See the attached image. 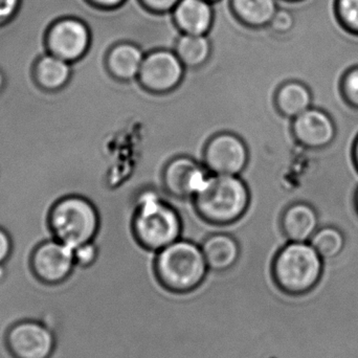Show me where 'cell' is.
I'll use <instances>...</instances> for the list:
<instances>
[{"instance_id": "cell-1", "label": "cell", "mask_w": 358, "mask_h": 358, "mask_svg": "<svg viewBox=\"0 0 358 358\" xmlns=\"http://www.w3.org/2000/svg\"><path fill=\"white\" fill-rule=\"evenodd\" d=\"M155 269L159 282L174 292L195 290L210 271L201 248L187 240H178L157 252Z\"/></svg>"}, {"instance_id": "cell-2", "label": "cell", "mask_w": 358, "mask_h": 358, "mask_svg": "<svg viewBox=\"0 0 358 358\" xmlns=\"http://www.w3.org/2000/svg\"><path fill=\"white\" fill-rule=\"evenodd\" d=\"M198 214L210 223L229 224L243 216L250 204V192L237 176H208L194 197Z\"/></svg>"}, {"instance_id": "cell-3", "label": "cell", "mask_w": 358, "mask_h": 358, "mask_svg": "<svg viewBox=\"0 0 358 358\" xmlns=\"http://www.w3.org/2000/svg\"><path fill=\"white\" fill-rule=\"evenodd\" d=\"M134 231L141 245L151 252H159L179 240L180 217L157 193L146 191L138 197Z\"/></svg>"}, {"instance_id": "cell-4", "label": "cell", "mask_w": 358, "mask_h": 358, "mask_svg": "<svg viewBox=\"0 0 358 358\" xmlns=\"http://www.w3.org/2000/svg\"><path fill=\"white\" fill-rule=\"evenodd\" d=\"M50 224L55 239L75 250L96 239L101 227L100 213L87 197L65 196L52 208Z\"/></svg>"}, {"instance_id": "cell-5", "label": "cell", "mask_w": 358, "mask_h": 358, "mask_svg": "<svg viewBox=\"0 0 358 358\" xmlns=\"http://www.w3.org/2000/svg\"><path fill=\"white\" fill-rule=\"evenodd\" d=\"M271 269L275 283L283 292L303 296L317 285L323 263L311 244L292 242L278 252Z\"/></svg>"}, {"instance_id": "cell-6", "label": "cell", "mask_w": 358, "mask_h": 358, "mask_svg": "<svg viewBox=\"0 0 358 358\" xmlns=\"http://www.w3.org/2000/svg\"><path fill=\"white\" fill-rule=\"evenodd\" d=\"M6 348L13 358H50L57 338L50 327L36 320H21L6 332Z\"/></svg>"}, {"instance_id": "cell-7", "label": "cell", "mask_w": 358, "mask_h": 358, "mask_svg": "<svg viewBox=\"0 0 358 358\" xmlns=\"http://www.w3.org/2000/svg\"><path fill=\"white\" fill-rule=\"evenodd\" d=\"M92 31L76 17H63L55 21L46 31L45 46L50 54L73 63L81 60L90 48Z\"/></svg>"}, {"instance_id": "cell-8", "label": "cell", "mask_w": 358, "mask_h": 358, "mask_svg": "<svg viewBox=\"0 0 358 358\" xmlns=\"http://www.w3.org/2000/svg\"><path fill=\"white\" fill-rule=\"evenodd\" d=\"M185 65L172 50L147 52L138 73L141 86L152 94H167L178 87L185 77Z\"/></svg>"}, {"instance_id": "cell-9", "label": "cell", "mask_w": 358, "mask_h": 358, "mask_svg": "<svg viewBox=\"0 0 358 358\" xmlns=\"http://www.w3.org/2000/svg\"><path fill=\"white\" fill-rule=\"evenodd\" d=\"M31 267L36 279L46 286L64 283L76 267L73 248L58 240H46L31 254Z\"/></svg>"}, {"instance_id": "cell-10", "label": "cell", "mask_w": 358, "mask_h": 358, "mask_svg": "<svg viewBox=\"0 0 358 358\" xmlns=\"http://www.w3.org/2000/svg\"><path fill=\"white\" fill-rule=\"evenodd\" d=\"M248 162V150L239 136L219 134L213 136L204 149V164L216 176H239Z\"/></svg>"}, {"instance_id": "cell-11", "label": "cell", "mask_w": 358, "mask_h": 358, "mask_svg": "<svg viewBox=\"0 0 358 358\" xmlns=\"http://www.w3.org/2000/svg\"><path fill=\"white\" fill-rule=\"evenodd\" d=\"M208 169L187 157H178L164 171V185L178 198L195 197L208 178Z\"/></svg>"}, {"instance_id": "cell-12", "label": "cell", "mask_w": 358, "mask_h": 358, "mask_svg": "<svg viewBox=\"0 0 358 358\" xmlns=\"http://www.w3.org/2000/svg\"><path fill=\"white\" fill-rule=\"evenodd\" d=\"M292 130L296 140L310 148L326 146L332 142L334 136L331 119L317 109H307L294 117Z\"/></svg>"}, {"instance_id": "cell-13", "label": "cell", "mask_w": 358, "mask_h": 358, "mask_svg": "<svg viewBox=\"0 0 358 358\" xmlns=\"http://www.w3.org/2000/svg\"><path fill=\"white\" fill-rule=\"evenodd\" d=\"M182 34L208 35L214 20V10L206 0H180L172 10Z\"/></svg>"}, {"instance_id": "cell-14", "label": "cell", "mask_w": 358, "mask_h": 358, "mask_svg": "<svg viewBox=\"0 0 358 358\" xmlns=\"http://www.w3.org/2000/svg\"><path fill=\"white\" fill-rule=\"evenodd\" d=\"M146 52L131 42H122L109 50L106 67L113 79L130 82L138 79Z\"/></svg>"}, {"instance_id": "cell-15", "label": "cell", "mask_w": 358, "mask_h": 358, "mask_svg": "<svg viewBox=\"0 0 358 358\" xmlns=\"http://www.w3.org/2000/svg\"><path fill=\"white\" fill-rule=\"evenodd\" d=\"M208 269L215 273L229 271L239 260L240 248L231 236L217 234L210 236L201 246Z\"/></svg>"}, {"instance_id": "cell-16", "label": "cell", "mask_w": 358, "mask_h": 358, "mask_svg": "<svg viewBox=\"0 0 358 358\" xmlns=\"http://www.w3.org/2000/svg\"><path fill=\"white\" fill-rule=\"evenodd\" d=\"M73 76V64L46 52L34 65V78L40 87L48 92L62 90Z\"/></svg>"}, {"instance_id": "cell-17", "label": "cell", "mask_w": 358, "mask_h": 358, "mask_svg": "<svg viewBox=\"0 0 358 358\" xmlns=\"http://www.w3.org/2000/svg\"><path fill=\"white\" fill-rule=\"evenodd\" d=\"M317 219L315 210L304 203L294 204L287 208L282 227L292 242H305L313 238L317 229Z\"/></svg>"}, {"instance_id": "cell-18", "label": "cell", "mask_w": 358, "mask_h": 358, "mask_svg": "<svg viewBox=\"0 0 358 358\" xmlns=\"http://www.w3.org/2000/svg\"><path fill=\"white\" fill-rule=\"evenodd\" d=\"M174 52L187 69H197L206 65L212 55V43L208 35L181 34Z\"/></svg>"}, {"instance_id": "cell-19", "label": "cell", "mask_w": 358, "mask_h": 358, "mask_svg": "<svg viewBox=\"0 0 358 358\" xmlns=\"http://www.w3.org/2000/svg\"><path fill=\"white\" fill-rule=\"evenodd\" d=\"M236 17L252 27H268L279 8L278 0H231Z\"/></svg>"}, {"instance_id": "cell-20", "label": "cell", "mask_w": 358, "mask_h": 358, "mask_svg": "<svg viewBox=\"0 0 358 358\" xmlns=\"http://www.w3.org/2000/svg\"><path fill=\"white\" fill-rule=\"evenodd\" d=\"M275 104L282 115L294 119L310 107V92L300 82H286L278 90Z\"/></svg>"}, {"instance_id": "cell-21", "label": "cell", "mask_w": 358, "mask_h": 358, "mask_svg": "<svg viewBox=\"0 0 358 358\" xmlns=\"http://www.w3.org/2000/svg\"><path fill=\"white\" fill-rule=\"evenodd\" d=\"M311 245L319 252L320 256L334 258L342 252L344 238L338 229L325 227L313 236Z\"/></svg>"}, {"instance_id": "cell-22", "label": "cell", "mask_w": 358, "mask_h": 358, "mask_svg": "<svg viewBox=\"0 0 358 358\" xmlns=\"http://www.w3.org/2000/svg\"><path fill=\"white\" fill-rule=\"evenodd\" d=\"M334 12L340 27L358 37V0H334Z\"/></svg>"}, {"instance_id": "cell-23", "label": "cell", "mask_w": 358, "mask_h": 358, "mask_svg": "<svg viewBox=\"0 0 358 358\" xmlns=\"http://www.w3.org/2000/svg\"><path fill=\"white\" fill-rule=\"evenodd\" d=\"M296 25H298V17L294 10L288 6L279 4V8L271 19L268 27L278 35L289 36L294 33Z\"/></svg>"}, {"instance_id": "cell-24", "label": "cell", "mask_w": 358, "mask_h": 358, "mask_svg": "<svg viewBox=\"0 0 358 358\" xmlns=\"http://www.w3.org/2000/svg\"><path fill=\"white\" fill-rule=\"evenodd\" d=\"M76 265L79 267H90L98 261L100 250L96 242L92 241L82 244L73 250Z\"/></svg>"}, {"instance_id": "cell-25", "label": "cell", "mask_w": 358, "mask_h": 358, "mask_svg": "<svg viewBox=\"0 0 358 358\" xmlns=\"http://www.w3.org/2000/svg\"><path fill=\"white\" fill-rule=\"evenodd\" d=\"M343 90L348 100L358 106V66L347 71L343 80Z\"/></svg>"}, {"instance_id": "cell-26", "label": "cell", "mask_w": 358, "mask_h": 358, "mask_svg": "<svg viewBox=\"0 0 358 358\" xmlns=\"http://www.w3.org/2000/svg\"><path fill=\"white\" fill-rule=\"evenodd\" d=\"M21 2L22 0H0V27L13 20L20 8Z\"/></svg>"}, {"instance_id": "cell-27", "label": "cell", "mask_w": 358, "mask_h": 358, "mask_svg": "<svg viewBox=\"0 0 358 358\" xmlns=\"http://www.w3.org/2000/svg\"><path fill=\"white\" fill-rule=\"evenodd\" d=\"M145 8L155 13L172 12L180 0H141Z\"/></svg>"}, {"instance_id": "cell-28", "label": "cell", "mask_w": 358, "mask_h": 358, "mask_svg": "<svg viewBox=\"0 0 358 358\" xmlns=\"http://www.w3.org/2000/svg\"><path fill=\"white\" fill-rule=\"evenodd\" d=\"M12 238L6 229L0 227V264L6 262L12 252Z\"/></svg>"}, {"instance_id": "cell-29", "label": "cell", "mask_w": 358, "mask_h": 358, "mask_svg": "<svg viewBox=\"0 0 358 358\" xmlns=\"http://www.w3.org/2000/svg\"><path fill=\"white\" fill-rule=\"evenodd\" d=\"M88 1L94 4V6H98V8L111 10V8H117L123 6L126 0H88Z\"/></svg>"}, {"instance_id": "cell-30", "label": "cell", "mask_w": 358, "mask_h": 358, "mask_svg": "<svg viewBox=\"0 0 358 358\" xmlns=\"http://www.w3.org/2000/svg\"><path fill=\"white\" fill-rule=\"evenodd\" d=\"M6 277H8V267H6V263H3V264H0V284L3 283Z\"/></svg>"}, {"instance_id": "cell-31", "label": "cell", "mask_w": 358, "mask_h": 358, "mask_svg": "<svg viewBox=\"0 0 358 358\" xmlns=\"http://www.w3.org/2000/svg\"><path fill=\"white\" fill-rule=\"evenodd\" d=\"M307 0H279L282 3L289 4V6H299V4L304 3Z\"/></svg>"}, {"instance_id": "cell-32", "label": "cell", "mask_w": 358, "mask_h": 358, "mask_svg": "<svg viewBox=\"0 0 358 358\" xmlns=\"http://www.w3.org/2000/svg\"><path fill=\"white\" fill-rule=\"evenodd\" d=\"M4 86H6V76H4L3 71L0 69V92L3 90Z\"/></svg>"}, {"instance_id": "cell-33", "label": "cell", "mask_w": 358, "mask_h": 358, "mask_svg": "<svg viewBox=\"0 0 358 358\" xmlns=\"http://www.w3.org/2000/svg\"><path fill=\"white\" fill-rule=\"evenodd\" d=\"M355 155H357V165H358V141L357 144V150H355Z\"/></svg>"}, {"instance_id": "cell-34", "label": "cell", "mask_w": 358, "mask_h": 358, "mask_svg": "<svg viewBox=\"0 0 358 358\" xmlns=\"http://www.w3.org/2000/svg\"><path fill=\"white\" fill-rule=\"evenodd\" d=\"M206 1L210 2V3H214V2L219 1V0H206Z\"/></svg>"}]
</instances>
